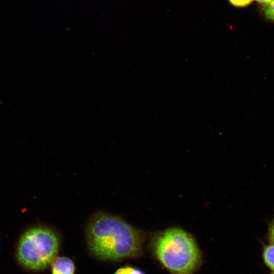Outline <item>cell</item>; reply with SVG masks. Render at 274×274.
Segmentation results:
<instances>
[{
	"label": "cell",
	"mask_w": 274,
	"mask_h": 274,
	"mask_svg": "<svg viewBox=\"0 0 274 274\" xmlns=\"http://www.w3.org/2000/svg\"><path fill=\"white\" fill-rule=\"evenodd\" d=\"M257 4L258 6L266 5L272 2L273 0H254Z\"/></svg>",
	"instance_id": "cell-10"
},
{
	"label": "cell",
	"mask_w": 274,
	"mask_h": 274,
	"mask_svg": "<svg viewBox=\"0 0 274 274\" xmlns=\"http://www.w3.org/2000/svg\"><path fill=\"white\" fill-rule=\"evenodd\" d=\"M268 238L270 244L274 245V218L268 223Z\"/></svg>",
	"instance_id": "cell-9"
},
{
	"label": "cell",
	"mask_w": 274,
	"mask_h": 274,
	"mask_svg": "<svg viewBox=\"0 0 274 274\" xmlns=\"http://www.w3.org/2000/svg\"><path fill=\"white\" fill-rule=\"evenodd\" d=\"M87 249L100 260L117 261L140 255V231L119 217L99 213L88 223L85 231Z\"/></svg>",
	"instance_id": "cell-1"
},
{
	"label": "cell",
	"mask_w": 274,
	"mask_h": 274,
	"mask_svg": "<svg viewBox=\"0 0 274 274\" xmlns=\"http://www.w3.org/2000/svg\"><path fill=\"white\" fill-rule=\"evenodd\" d=\"M271 274H274V272L273 273H272Z\"/></svg>",
	"instance_id": "cell-11"
},
{
	"label": "cell",
	"mask_w": 274,
	"mask_h": 274,
	"mask_svg": "<svg viewBox=\"0 0 274 274\" xmlns=\"http://www.w3.org/2000/svg\"><path fill=\"white\" fill-rule=\"evenodd\" d=\"M258 11L263 19L274 24V0L266 5L258 6Z\"/></svg>",
	"instance_id": "cell-5"
},
{
	"label": "cell",
	"mask_w": 274,
	"mask_h": 274,
	"mask_svg": "<svg viewBox=\"0 0 274 274\" xmlns=\"http://www.w3.org/2000/svg\"><path fill=\"white\" fill-rule=\"evenodd\" d=\"M114 274H144L141 270L134 267L126 266L118 269Z\"/></svg>",
	"instance_id": "cell-7"
},
{
	"label": "cell",
	"mask_w": 274,
	"mask_h": 274,
	"mask_svg": "<svg viewBox=\"0 0 274 274\" xmlns=\"http://www.w3.org/2000/svg\"><path fill=\"white\" fill-rule=\"evenodd\" d=\"M263 258L266 265L274 271V245L269 244L264 247Z\"/></svg>",
	"instance_id": "cell-6"
},
{
	"label": "cell",
	"mask_w": 274,
	"mask_h": 274,
	"mask_svg": "<svg viewBox=\"0 0 274 274\" xmlns=\"http://www.w3.org/2000/svg\"><path fill=\"white\" fill-rule=\"evenodd\" d=\"M60 246L58 234L45 226H36L24 232L18 242L16 256L24 268L33 271L47 269L57 256Z\"/></svg>",
	"instance_id": "cell-3"
},
{
	"label": "cell",
	"mask_w": 274,
	"mask_h": 274,
	"mask_svg": "<svg viewBox=\"0 0 274 274\" xmlns=\"http://www.w3.org/2000/svg\"><path fill=\"white\" fill-rule=\"evenodd\" d=\"M230 4L236 8H245L250 5L254 0H228Z\"/></svg>",
	"instance_id": "cell-8"
},
{
	"label": "cell",
	"mask_w": 274,
	"mask_h": 274,
	"mask_svg": "<svg viewBox=\"0 0 274 274\" xmlns=\"http://www.w3.org/2000/svg\"><path fill=\"white\" fill-rule=\"evenodd\" d=\"M153 252L171 274H193L200 266L201 254L194 238L185 231L171 228L155 234Z\"/></svg>",
	"instance_id": "cell-2"
},
{
	"label": "cell",
	"mask_w": 274,
	"mask_h": 274,
	"mask_svg": "<svg viewBox=\"0 0 274 274\" xmlns=\"http://www.w3.org/2000/svg\"><path fill=\"white\" fill-rule=\"evenodd\" d=\"M51 274H75L73 261L66 256H57L50 265Z\"/></svg>",
	"instance_id": "cell-4"
}]
</instances>
